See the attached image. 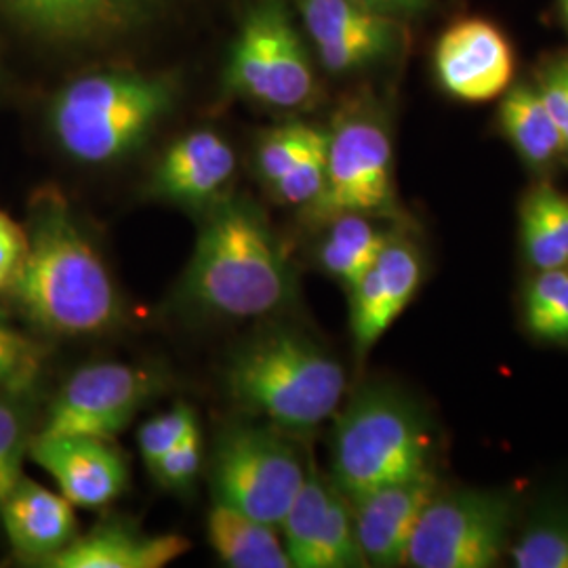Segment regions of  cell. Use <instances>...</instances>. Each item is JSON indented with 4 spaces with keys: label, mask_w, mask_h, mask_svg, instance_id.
Returning a JSON list of instances; mask_svg holds the SVG:
<instances>
[{
    "label": "cell",
    "mask_w": 568,
    "mask_h": 568,
    "mask_svg": "<svg viewBox=\"0 0 568 568\" xmlns=\"http://www.w3.org/2000/svg\"><path fill=\"white\" fill-rule=\"evenodd\" d=\"M28 248L11 300L39 333L100 335L119 326L121 293L74 211L58 187H39L26 220Z\"/></svg>",
    "instance_id": "obj_1"
},
{
    "label": "cell",
    "mask_w": 568,
    "mask_h": 568,
    "mask_svg": "<svg viewBox=\"0 0 568 568\" xmlns=\"http://www.w3.org/2000/svg\"><path fill=\"white\" fill-rule=\"evenodd\" d=\"M293 291V270L264 211L246 199L211 204L183 276L190 305L230 321L265 318Z\"/></svg>",
    "instance_id": "obj_2"
},
{
    "label": "cell",
    "mask_w": 568,
    "mask_h": 568,
    "mask_svg": "<svg viewBox=\"0 0 568 568\" xmlns=\"http://www.w3.org/2000/svg\"><path fill=\"white\" fill-rule=\"evenodd\" d=\"M225 389L244 413L284 434L312 432L342 405L345 371L323 345L295 328H267L241 345Z\"/></svg>",
    "instance_id": "obj_3"
},
{
    "label": "cell",
    "mask_w": 568,
    "mask_h": 568,
    "mask_svg": "<svg viewBox=\"0 0 568 568\" xmlns=\"http://www.w3.org/2000/svg\"><path fill=\"white\" fill-rule=\"evenodd\" d=\"M164 77L131 70L87 74L63 87L49 110L61 150L84 164L121 161L138 150L173 108Z\"/></svg>",
    "instance_id": "obj_4"
},
{
    "label": "cell",
    "mask_w": 568,
    "mask_h": 568,
    "mask_svg": "<svg viewBox=\"0 0 568 568\" xmlns=\"http://www.w3.org/2000/svg\"><path fill=\"white\" fill-rule=\"evenodd\" d=\"M432 436L400 394L361 392L337 419L333 434V485L347 499L429 471Z\"/></svg>",
    "instance_id": "obj_5"
},
{
    "label": "cell",
    "mask_w": 568,
    "mask_h": 568,
    "mask_svg": "<svg viewBox=\"0 0 568 568\" xmlns=\"http://www.w3.org/2000/svg\"><path fill=\"white\" fill-rule=\"evenodd\" d=\"M307 467L281 429L236 424L215 440L209 483L215 501L278 527L304 485Z\"/></svg>",
    "instance_id": "obj_6"
},
{
    "label": "cell",
    "mask_w": 568,
    "mask_h": 568,
    "mask_svg": "<svg viewBox=\"0 0 568 568\" xmlns=\"http://www.w3.org/2000/svg\"><path fill=\"white\" fill-rule=\"evenodd\" d=\"M394 148L384 121L368 112H344L328 131L325 187L305 206L314 224L342 213L377 220L396 215Z\"/></svg>",
    "instance_id": "obj_7"
},
{
    "label": "cell",
    "mask_w": 568,
    "mask_h": 568,
    "mask_svg": "<svg viewBox=\"0 0 568 568\" xmlns=\"http://www.w3.org/2000/svg\"><path fill=\"white\" fill-rule=\"evenodd\" d=\"M514 504L501 490L434 495L410 537L406 565L415 568L495 567L509 548Z\"/></svg>",
    "instance_id": "obj_8"
},
{
    "label": "cell",
    "mask_w": 568,
    "mask_h": 568,
    "mask_svg": "<svg viewBox=\"0 0 568 568\" xmlns=\"http://www.w3.org/2000/svg\"><path fill=\"white\" fill-rule=\"evenodd\" d=\"M225 84L278 110H300L314 102V68L281 0L260 2L244 20Z\"/></svg>",
    "instance_id": "obj_9"
},
{
    "label": "cell",
    "mask_w": 568,
    "mask_h": 568,
    "mask_svg": "<svg viewBox=\"0 0 568 568\" xmlns=\"http://www.w3.org/2000/svg\"><path fill=\"white\" fill-rule=\"evenodd\" d=\"M159 389V375L142 366L91 363L63 382L39 429L114 440Z\"/></svg>",
    "instance_id": "obj_10"
},
{
    "label": "cell",
    "mask_w": 568,
    "mask_h": 568,
    "mask_svg": "<svg viewBox=\"0 0 568 568\" xmlns=\"http://www.w3.org/2000/svg\"><path fill=\"white\" fill-rule=\"evenodd\" d=\"M11 18L44 41L108 49L171 16L180 0H0Z\"/></svg>",
    "instance_id": "obj_11"
},
{
    "label": "cell",
    "mask_w": 568,
    "mask_h": 568,
    "mask_svg": "<svg viewBox=\"0 0 568 568\" xmlns=\"http://www.w3.org/2000/svg\"><path fill=\"white\" fill-rule=\"evenodd\" d=\"M28 457L58 483L74 508H105L121 497L129 483L124 455L114 440L98 436L39 429Z\"/></svg>",
    "instance_id": "obj_12"
},
{
    "label": "cell",
    "mask_w": 568,
    "mask_h": 568,
    "mask_svg": "<svg viewBox=\"0 0 568 568\" xmlns=\"http://www.w3.org/2000/svg\"><path fill=\"white\" fill-rule=\"evenodd\" d=\"M434 65L448 95L462 102L483 103L508 91L516 60L508 37L495 23L462 20L440 37Z\"/></svg>",
    "instance_id": "obj_13"
},
{
    "label": "cell",
    "mask_w": 568,
    "mask_h": 568,
    "mask_svg": "<svg viewBox=\"0 0 568 568\" xmlns=\"http://www.w3.org/2000/svg\"><path fill=\"white\" fill-rule=\"evenodd\" d=\"M424 265L417 248L394 234L375 264L347 288L349 328L356 354L363 358L394 325L417 295Z\"/></svg>",
    "instance_id": "obj_14"
},
{
    "label": "cell",
    "mask_w": 568,
    "mask_h": 568,
    "mask_svg": "<svg viewBox=\"0 0 568 568\" xmlns=\"http://www.w3.org/2000/svg\"><path fill=\"white\" fill-rule=\"evenodd\" d=\"M436 493V478L429 469L349 499L366 565L382 568L406 565L410 537Z\"/></svg>",
    "instance_id": "obj_15"
},
{
    "label": "cell",
    "mask_w": 568,
    "mask_h": 568,
    "mask_svg": "<svg viewBox=\"0 0 568 568\" xmlns=\"http://www.w3.org/2000/svg\"><path fill=\"white\" fill-rule=\"evenodd\" d=\"M305 30L328 72L379 60L398 39V23L358 0H297Z\"/></svg>",
    "instance_id": "obj_16"
},
{
    "label": "cell",
    "mask_w": 568,
    "mask_h": 568,
    "mask_svg": "<svg viewBox=\"0 0 568 568\" xmlns=\"http://www.w3.org/2000/svg\"><path fill=\"white\" fill-rule=\"evenodd\" d=\"M0 523L18 558L41 567L79 535L74 506L26 476L0 506Z\"/></svg>",
    "instance_id": "obj_17"
},
{
    "label": "cell",
    "mask_w": 568,
    "mask_h": 568,
    "mask_svg": "<svg viewBox=\"0 0 568 568\" xmlns=\"http://www.w3.org/2000/svg\"><path fill=\"white\" fill-rule=\"evenodd\" d=\"M236 154L215 131H192L171 143L156 164L152 190L171 203L203 206L234 178Z\"/></svg>",
    "instance_id": "obj_18"
},
{
    "label": "cell",
    "mask_w": 568,
    "mask_h": 568,
    "mask_svg": "<svg viewBox=\"0 0 568 568\" xmlns=\"http://www.w3.org/2000/svg\"><path fill=\"white\" fill-rule=\"evenodd\" d=\"M190 551L182 535H150L126 523L105 520L77 535L44 567L49 568H164Z\"/></svg>",
    "instance_id": "obj_19"
},
{
    "label": "cell",
    "mask_w": 568,
    "mask_h": 568,
    "mask_svg": "<svg viewBox=\"0 0 568 568\" xmlns=\"http://www.w3.org/2000/svg\"><path fill=\"white\" fill-rule=\"evenodd\" d=\"M209 544L232 568H291L281 530L239 509L213 501L206 518Z\"/></svg>",
    "instance_id": "obj_20"
},
{
    "label": "cell",
    "mask_w": 568,
    "mask_h": 568,
    "mask_svg": "<svg viewBox=\"0 0 568 568\" xmlns=\"http://www.w3.org/2000/svg\"><path fill=\"white\" fill-rule=\"evenodd\" d=\"M501 131L532 169H544L567 156V145L535 84H516L504 93L499 108Z\"/></svg>",
    "instance_id": "obj_21"
},
{
    "label": "cell",
    "mask_w": 568,
    "mask_h": 568,
    "mask_svg": "<svg viewBox=\"0 0 568 568\" xmlns=\"http://www.w3.org/2000/svg\"><path fill=\"white\" fill-rule=\"evenodd\" d=\"M377 217L361 213H342L323 222L325 236L321 239L316 260L325 274L349 288L384 251L394 236L386 227L375 224Z\"/></svg>",
    "instance_id": "obj_22"
},
{
    "label": "cell",
    "mask_w": 568,
    "mask_h": 568,
    "mask_svg": "<svg viewBox=\"0 0 568 568\" xmlns=\"http://www.w3.org/2000/svg\"><path fill=\"white\" fill-rule=\"evenodd\" d=\"M333 490V480L328 483L316 467H307L304 485L278 525L291 567L310 568L312 554L325 527Z\"/></svg>",
    "instance_id": "obj_23"
},
{
    "label": "cell",
    "mask_w": 568,
    "mask_h": 568,
    "mask_svg": "<svg viewBox=\"0 0 568 568\" xmlns=\"http://www.w3.org/2000/svg\"><path fill=\"white\" fill-rule=\"evenodd\" d=\"M37 389L0 392V506L23 478V462L39 432Z\"/></svg>",
    "instance_id": "obj_24"
},
{
    "label": "cell",
    "mask_w": 568,
    "mask_h": 568,
    "mask_svg": "<svg viewBox=\"0 0 568 568\" xmlns=\"http://www.w3.org/2000/svg\"><path fill=\"white\" fill-rule=\"evenodd\" d=\"M530 333L549 344L568 345V265L541 270L525 293Z\"/></svg>",
    "instance_id": "obj_25"
},
{
    "label": "cell",
    "mask_w": 568,
    "mask_h": 568,
    "mask_svg": "<svg viewBox=\"0 0 568 568\" xmlns=\"http://www.w3.org/2000/svg\"><path fill=\"white\" fill-rule=\"evenodd\" d=\"M509 560L518 568H568V508L544 509L509 544Z\"/></svg>",
    "instance_id": "obj_26"
},
{
    "label": "cell",
    "mask_w": 568,
    "mask_h": 568,
    "mask_svg": "<svg viewBox=\"0 0 568 568\" xmlns=\"http://www.w3.org/2000/svg\"><path fill=\"white\" fill-rule=\"evenodd\" d=\"M49 349L0 312V392L37 389Z\"/></svg>",
    "instance_id": "obj_27"
},
{
    "label": "cell",
    "mask_w": 568,
    "mask_h": 568,
    "mask_svg": "<svg viewBox=\"0 0 568 568\" xmlns=\"http://www.w3.org/2000/svg\"><path fill=\"white\" fill-rule=\"evenodd\" d=\"M365 558L358 546L352 501L335 487L326 514L325 527L312 554L310 568L365 567Z\"/></svg>",
    "instance_id": "obj_28"
},
{
    "label": "cell",
    "mask_w": 568,
    "mask_h": 568,
    "mask_svg": "<svg viewBox=\"0 0 568 568\" xmlns=\"http://www.w3.org/2000/svg\"><path fill=\"white\" fill-rule=\"evenodd\" d=\"M325 138L326 131L305 122H288L265 133L257 148V169L265 183L272 185L281 180L286 171H291Z\"/></svg>",
    "instance_id": "obj_29"
},
{
    "label": "cell",
    "mask_w": 568,
    "mask_h": 568,
    "mask_svg": "<svg viewBox=\"0 0 568 568\" xmlns=\"http://www.w3.org/2000/svg\"><path fill=\"white\" fill-rule=\"evenodd\" d=\"M326 150H328V131L325 140L316 143L300 163L286 171L281 180L270 185L274 196L291 206H310L314 203L323 187L326 178Z\"/></svg>",
    "instance_id": "obj_30"
},
{
    "label": "cell",
    "mask_w": 568,
    "mask_h": 568,
    "mask_svg": "<svg viewBox=\"0 0 568 568\" xmlns=\"http://www.w3.org/2000/svg\"><path fill=\"white\" fill-rule=\"evenodd\" d=\"M199 426L194 408L187 405H175L171 410L148 419L138 432V447L142 453L145 466L163 457L166 450L178 447L187 434Z\"/></svg>",
    "instance_id": "obj_31"
},
{
    "label": "cell",
    "mask_w": 568,
    "mask_h": 568,
    "mask_svg": "<svg viewBox=\"0 0 568 568\" xmlns=\"http://www.w3.org/2000/svg\"><path fill=\"white\" fill-rule=\"evenodd\" d=\"M203 434H201V427H196L178 447L166 450L163 457L152 462L148 469L161 487L183 490L192 487V483L203 469Z\"/></svg>",
    "instance_id": "obj_32"
},
{
    "label": "cell",
    "mask_w": 568,
    "mask_h": 568,
    "mask_svg": "<svg viewBox=\"0 0 568 568\" xmlns=\"http://www.w3.org/2000/svg\"><path fill=\"white\" fill-rule=\"evenodd\" d=\"M535 87L556 122L568 152V53L549 58L539 68Z\"/></svg>",
    "instance_id": "obj_33"
},
{
    "label": "cell",
    "mask_w": 568,
    "mask_h": 568,
    "mask_svg": "<svg viewBox=\"0 0 568 568\" xmlns=\"http://www.w3.org/2000/svg\"><path fill=\"white\" fill-rule=\"evenodd\" d=\"M520 241H523V251L528 264L532 265L537 272L568 265L565 251L549 236L548 230L539 222V217L525 203L520 206Z\"/></svg>",
    "instance_id": "obj_34"
},
{
    "label": "cell",
    "mask_w": 568,
    "mask_h": 568,
    "mask_svg": "<svg viewBox=\"0 0 568 568\" xmlns=\"http://www.w3.org/2000/svg\"><path fill=\"white\" fill-rule=\"evenodd\" d=\"M523 203L539 217L549 236L568 257V196L549 183L535 185Z\"/></svg>",
    "instance_id": "obj_35"
},
{
    "label": "cell",
    "mask_w": 568,
    "mask_h": 568,
    "mask_svg": "<svg viewBox=\"0 0 568 568\" xmlns=\"http://www.w3.org/2000/svg\"><path fill=\"white\" fill-rule=\"evenodd\" d=\"M26 227L0 211V297L9 295L26 260Z\"/></svg>",
    "instance_id": "obj_36"
},
{
    "label": "cell",
    "mask_w": 568,
    "mask_h": 568,
    "mask_svg": "<svg viewBox=\"0 0 568 568\" xmlns=\"http://www.w3.org/2000/svg\"><path fill=\"white\" fill-rule=\"evenodd\" d=\"M371 9H405V11H413V9H419L426 0H358Z\"/></svg>",
    "instance_id": "obj_37"
},
{
    "label": "cell",
    "mask_w": 568,
    "mask_h": 568,
    "mask_svg": "<svg viewBox=\"0 0 568 568\" xmlns=\"http://www.w3.org/2000/svg\"><path fill=\"white\" fill-rule=\"evenodd\" d=\"M560 11H562V18H565L568 26V0H560Z\"/></svg>",
    "instance_id": "obj_38"
}]
</instances>
